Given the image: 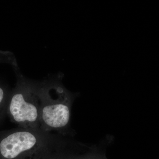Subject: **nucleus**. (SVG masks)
<instances>
[{
	"label": "nucleus",
	"mask_w": 159,
	"mask_h": 159,
	"mask_svg": "<svg viewBox=\"0 0 159 159\" xmlns=\"http://www.w3.org/2000/svg\"><path fill=\"white\" fill-rule=\"evenodd\" d=\"M40 137L30 129H21L0 137V159H16L42 145Z\"/></svg>",
	"instance_id": "nucleus-1"
},
{
	"label": "nucleus",
	"mask_w": 159,
	"mask_h": 159,
	"mask_svg": "<svg viewBox=\"0 0 159 159\" xmlns=\"http://www.w3.org/2000/svg\"><path fill=\"white\" fill-rule=\"evenodd\" d=\"M8 112L15 122L25 128H32L40 124V107L28 101L22 94H16L12 97Z\"/></svg>",
	"instance_id": "nucleus-2"
},
{
	"label": "nucleus",
	"mask_w": 159,
	"mask_h": 159,
	"mask_svg": "<svg viewBox=\"0 0 159 159\" xmlns=\"http://www.w3.org/2000/svg\"><path fill=\"white\" fill-rule=\"evenodd\" d=\"M40 123L45 128L58 129L68 123L70 112L68 107L61 103H47L40 107Z\"/></svg>",
	"instance_id": "nucleus-3"
},
{
	"label": "nucleus",
	"mask_w": 159,
	"mask_h": 159,
	"mask_svg": "<svg viewBox=\"0 0 159 159\" xmlns=\"http://www.w3.org/2000/svg\"><path fill=\"white\" fill-rule=\"evenodd\" d=\"M4 98H5V93L4 90L0 87V117L3 113L4 108H3L4 103Z\"/></svg>",
	"instance_id": "nucleus-4"
}]
</instances>
